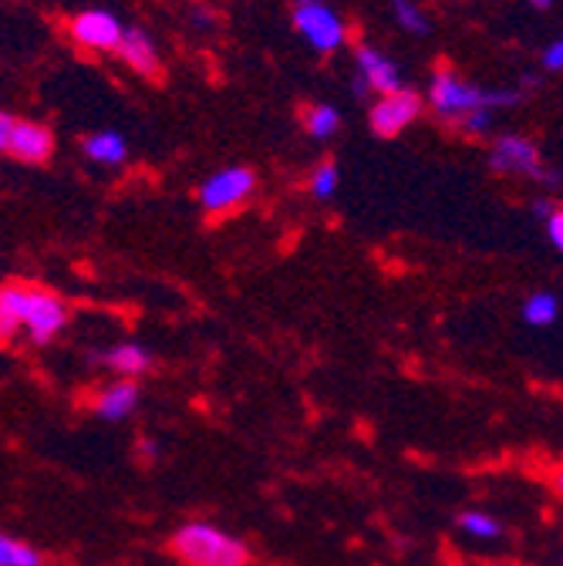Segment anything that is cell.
<instances>
[{
    "instance_id": "obj_17",
    "label": "cell",
    "mask_w": 563,
    "mask_h": 566,
    "mask_svg": "<svg viewBox=\"0 0 563 566\" xmlns=\"http://www.w3.org/2000/svg\"><path fill=\"white\" fill-rule=\"evenodd\" d=\"M41 563L44 556L34 546L0 533V566H41Z\"/></svg>"
},
{
    "instance_id": "obj_5",
    "label": "cell",
    "mask_w": 563,
    "mask_h": 566,
    "mask_svg": "<svg viewBox=\"0 0 563 566\" xmlns=\"http://www.w3.org/2000/svg\"><path fill=\"white\" fill-rule=\"evenodd\" d=\"M294 28L324 54H331L344 44V21L327 4H321V0H298Z\"/></svg>"
},
{
    "instance_id": "obj_2",
    "label": "cell",
    "mask_w": 563,
    "mask_h": 566,
    "mask_svg": "<svg viewBox=\"0 0 563 566\" xmlns=\"http://www.w3.org/2000/svg\"><path fill=\"white\" fill-rule=\"evenodd\" d=\"M429 98H432V108L449 122H459L469 112L510 108V105L520 102L517 92H486V88H479L472 82H462L456 71H436Z\"/></svg>"
},
{
    "instance_id": "obj_11",
    "label": "cell",
    "mask_w": 563,
    "mask_h": 566,
    "mask_svg": "<svg viewBox=\"0 0 563 566\" xmlns=\"http://www.w3.org/2000/svg\"><path fill=\"white\" fill-rule=\"evenodd\" d=\"M115 51H118L122 61H125L132 71H138L143 78H156V75H159V48H156V41H153L143 28H125Z\"/></svg>"
},
{
    "instance_id": "obj_24",
    "label": "cell",
    "mask_w": 563,
    "mask_h": 566,
    "mask_svg": "<svg viewBox=\"0 0 563 566\" xmlns=\"http://www.w3.org/2000/svg\"><path fill=\"white\" fill-rule=\"evenodd\" d=\"M543 64H546L550 71H560V64H563V44H560V41H553V44L543 51Z\"/></svg>"
},
{
    "instance_id": "obj_10",
    "label": "cell",
    "mask_w": 563,
    "mask_h": 566,
    "mask_svg": "<svg viewBox=\"0 0 563 566\" xmlns=\"http://www.w3.org/2000/svg\"><path fill=\"white\" fill-rule=\"evenodd\" d=\"M8 153L21 163H44L54 153V135L51 128L38 122H14L11 138H8Z\"/></svg>"
},
{
    "instance_id": "obj_1",
    "label": "cell",
    "mask_w": 563,
    "mask_h": 566,
    "mask_svg": "<svg viewBox=\"0 0 563 566\" xmlns=\"http://www.w3.org/2000/svg\"><path fill=\"white\" fill-rule=\"evenodd\" d=\"M173 553L186 566H250V546L213 523H186L173 533Z\"/></svg>"
},
{
    "instance_id": "obj_6",
    "label": "cell",
    "mask_w": 563,
    "mask_h": 566,
    "mask_svg": "<svg viewBox=\"0 0 563 566\" xmlns=\"http://www.w3.org/2000/svg\"><path fill=\"white\" fill-rule=\"evenodd\" d=\"M489 166L497 172H517V176H530V179H543V159L540 149L523 135H503L492 146Z\"/></svg>"
},
{
    "instance_id": "obj_26",
    "label": "cell",
    "mask_w": 563,
    "mask_h": 566,
    "mask_svg": "<svg viewBox=\"0 0 563 566\" xmlns=\"http://www.w3.org/2000/svg\"><path fill=\"white\" fill-rule=\"evenodd\" d=\"M135 449H138V455H143L146 462H156V459H159V452H163V449H159V442H153V439H138V446H135Z\"/></svg>"
},
{
    "instance_id": "obj_20",
    "label": "cell",
    "mask_w": 563,
    "mask_h": 566,
    "mask_svg": "<svg viewBox=\"0 0 563 566\" xmlns=\"http://www.w3.org/2000/svg\"><path fill=\"white\" fill-rule=\"evenodd\" d=\"M337 166L334 163H321L317 169H314V176H311V192L317 196V199H331L334 192H337Z\"/></svg>"
},
{
    "instance_id": "obj_3",
    "label": "cell",
    "mask_w": 563,
    "mask_h": 566,
    "mask_svg": "<svg viewBox=\"0 0 563 566\" xmlns=\"http://www.w3.org/2000/svg\"><path fill=\"white\" fill-rule=\"evenodd\" d=\"M67 327V307L44 287H24L21 294V331L31 344L44 347Z\"/></svg>"
},
{
    "instance_id": "obj_13",
    "label": "cell",
    "mask_w": 563,
    "mask_h": 566,
    "mask_svg": "<svg viewBox=\"0 0 563 566\" xmlns=\"http://www.w3.org/2000/svg\"><path fill=\"white\" fill-rule=\"evenodd\" d=\"M98 365L122 375V378H138L153 368V350L143 344H115L98 354Z\"/></svg>"
},
{
    "instance_id": "obj_19",
    "label": "cell",
    "mask_w": 563,
    "mask_h": 566,
    "mask_svg": "<svg viewBox=\"0 0 563 566\" xmlns=\"http://www.w3.org/2000/svg\"><path fill=\"white\" fill-rule=\"evenodd\" d=\"M459 526L469 533V536H476V539H500L503 536V526L492 520L489 513H462L459 516Z\"/></svg>"
},
{
    "instance_id": "obj_18",
    "label": "cell",
    "mask_w": 563,
    "mask_h": 566,
    "mask_svg": "<svg viewBox=\"0 0 563 566\" xmlns=\"http://www.w3.org/2000/svg\"><path fill=\"white\" fill-rule=\"evenodd\" d=\"M304 125H307V132H311L314 138H327V135L337 132L341 115H337V108H331V105H314V108L304 115Z\"/></svg>"
},
{
    "instance_id": "obj_14",
    "label": "cell",
    "mask_w": 563,
    "mask_h": 566,
    "mask_svg": "<svg viewBox=\"0 0 563 566\" xmlns=\"http://www.w3.org/2000/svg\"><path fill=\"white\" fill-rule=\"evenodd\" d=\"M21 294H24V283L0 287V344H11L21 334Z\"/></svg>"
},
{
    "instance_id": "obj_4",
    "label": "cell",
    "mask_w": 563,
    "mask_h": 566,
    "mask_svg": "<svg viewBox=\"0 0 563 566\" xmlns=\"http://www.w3.org/2000/svg\"><path fill=\"white\" fill-rule=\"evenodd\" d=\"M257 189V172L247 166L223 169L217 176H209L199 189V202L206 212H230L240 202H247Z\"/></svg>"
},
{
    "instance_id": "obj_9",
    "label": "cell",
    "mask_w": 563,
    "mask_h": 566,
    "mask_svg": "<svg viewBox=\"0 0 563 566\" xmlns=\"http://www.w3.org/2000/svg\"><path fill=\"white\" fill-rule=\"evenodd\" d=\"M138 398H143V388H138L135 381H115V385L98 388L88 398V408L105 421H125L138 408Z\"/></svg>"
},
{
    "instance_id": "obj_12",
    "label": "cell",
    "mask_w": 563,
    "mask_h": 566,
    "mask_svg": "<svg viewBox=\"0 0 563 566\" xmlns=\"http://www.w3.org/2000/svg\"><path fill=\"white\" fill-rule=\"evenodd\" d=\"M358 67H362V85L365 88H375L382 95H392L402 88V71L392 57H385L382 51L375 48H358Z\"/></svg>"
},
{
    "instance_id": "obj_8",
    "label": "cell",
    "mask_w": 563,
    "mask_h": 566,
    "mask_svg": "<svg viewBox=\"0 0 563 566\" xmlns=\"http://www.w3.org/2000/svg\"><path fill=\"white\" fill-rule=\"evenodd\" d=\"M122 24L108 11H85L72 21V38L88 51H115L122 41Z\"/></svg>"
},
{
    "instance_id": "obj_27",
    "label": "cell",
    "mask_w": 563,
    "mask_h": 566,
    "mask_svg": "<svg viewBox=\"0 0 563 566\" xmlns=\"http://www.w3.org/2000/svg\"><path fill=\"white\" fill-rule=\"evenodd\" d=\"M530 4H533V8H540V11H546V8L553 4V0H530Z\"/></svg>"
},
{
    "instance_id": "obj_7",
    "label": "cell",
    "mask_w": 563,
    "mask_h": 566,
    "mask_svg": "<svg viewBox=\"0 0 563 566\" xmlns=\"http://www.w3.org/2000/svg\"><path fill=\"white\" fill-rule=\"evenodd\" d=\"M421 112V98L415 92H392V95H382L378 105L372 108V128L382 135V138H395L398 132H405Z\"/></svg>"
},
{
    "instance_id": "obj_16",
    "label": "cell",
    "mask_w": 563,
    "mask_h": 566,
    "mask_svg": "<svg viewBox=\"0 0 563 566\" xmlns=\"http://www.w3.org/2000/svg\"><path fill=\"white\" fill-rule=\"evenodd\" d=\"M556 317H560V301H556V294L536 291V294L526 297V304H523V321H526L530 327H550V324H556Z\"/></svg>"
},
{
    "instance_id": "obj_22",
    "label": "cell",
    "mask_w": 563,
    "mask_h": 566,
    "mask_svg": "<svg viewBox=\"0 0 563 566\" xmlns=\"http://www.w3.org/2000/svg\"><path fill=\"white\" fill-rule=\"evenodd\" d=\"M456 125H459L466 135H482V132L492 128V115H489V112H469V115H462Z\"/></svg>"
},
{
    "instance_id": "obj_23",
    "label": "cell",
    "mask_w": 563,
    "mask_h": 566,
    "mask_svg": "<svg viewBox=\"0 0 563 566\" xmlns=\"http://www.w3.org/2000/svg\"><path fill=\"white\" fill-rule=\"evenodd\" d=\"M546 237H550L553 250H563V212L556 206L546 212Z\"/></svg>"
},
{
    "instance_id": "obj_25",
    "label": "cell",
    "mask_w": 563,
    "mask_h": 566,
    "mask_svg": "<svg viewBox=\"0 0 563 566\" xmlns=\"http://www.w3.org/2000/svg\"><path fill=\"white\" fill-rule=\"evenodd\" d=\"M14 122H18V118H11L8 112H0V153H8V138H11Z\"/></svg>"
},
{
    "instance_id": "obj_21",
    "label": "cell",
    "mask_w": 563,
    "mask_h": 566,
    "mask_svg": "<svg viewBox=\"0 0 563 566\" xmlns=\"http://www.w3.org/2000/svg\"><path fill=\"white\" fill-rule=\"evenodd\" d=\"M395 18H398V24L405 28V31H411V34H426L429 31V21H426V14H421L411 0H395Z\"/></svg>"
},
{
    "instance_id": "obj_15",
    "label": "cell",
    "mask_w": 563,
    "mask_h": 566,
    "mask_svg": "<svg viewBox=\"0 0 563 566\" xmlns=\"http://www.w3.org/2000/svg\"><path fill=\"white\" fill-rule=\"evenodd\" d=\"M85 156L102 166H122L128 156V146L118 132H98V135L85 138Z\"/></svg>"
}]
</instances>
